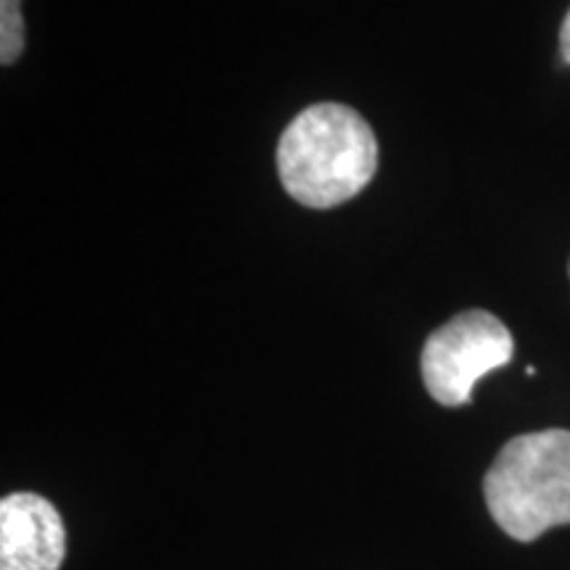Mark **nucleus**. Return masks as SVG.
<instances>
[{"label": "nucleus", "mask_w": 570, "mask_h": 570, "mask_svg": "<svg viewBox=\"0 0 570 570\" xmlns=\"http://www.w3.org/2000/svg\"><path fill=\"white\" fill-rule=\"evenodd\" d=\"M21 51H24L21 0H0V61L3 67L17 63Z\"/></svg>", "instance_id": "39448f33"}, {"label": "nucleus", "mask_w": 570, "mask_h": 570, "mask_svg": "<svg viewBox=\"0 0 570 570\" xmlns=\"http://www.w3.org/2000/svg\"><path fill=\"white\" fill-rule=\"evenodd\" d=\"M377 169V140L362 114L344 104H317L285 127L277 173L294 202L333 209L367 188Z\"/></svg>", "instance_id": "f257e3e1"}, {"label": "nucleus", "mask_w": 570, "mask_h": 570, "mask_svg": "<svg viewBox=\"0 0 570 570\" xmlns=\"http://www.w3.org/2000/svg\"><path fill=\"white\" fill-rule=\"evenodd\" d=\"M515 352L508 325L483 309H468L428 336L420 373L428 394L444 407H460L473 396L475 383L504 367Z\"/></svg>", "instance_id": "7ed1b4c3"}, {"label": "nucleus", "mask_w": 570, "mask_h": 570, "mask_svg": "<svg viewBox=\"0 0 570 570\" xmlns=\"http://www.w3.org/2000/svg\"><path fill=\"white\" fill-rule=\"evenodd\" d=\"M568 273H570V267H568Z\"/></svg>", "instance_id": "0eeeda50"}, {"label": "nucleus", "mask_w": 570, "mask_h": 570, "mask_svg": "<svg viewBox=\"0 0 570 570\" xmlns=\"http://www.w3.org/2000/svg\"><path fill=\"white\" fill-rule=\"evenodd\" d=\"M67 529L59 510L30 491L0 502V570H59Z\"/></svg>", "instance_id": "20e7f679"}, {"label": "nucleus", "mask_w": 570, "mask_h": 570, "mask_svg": "<svg viewBox=\"0 0 570 570\" xmlns=\"http://www.w3.org/2000/svg\"><path fill=\"white\" fill-rule=\"evenodd\" d=\"M560 48H562V59L570 63V11L566 21H562V30H560Z\"/></svg>", "instance_id": "423d86ee"}, {"label": "nucleus", "mask_w": 570, "mask_h": 570, "mask_svg": "<svg viewBox=\"0 0 570 570\" xmlns=\"http://www.w3.org/2000/svg\"><path fill=\"white\" fill-rule=\"evenodd\" d=\"M491 518L508 537L533 541L570 523V431L523 433L502 446L483 479Z\"/></svg>", "instance_id": "f03ea898"}]
</instances>
